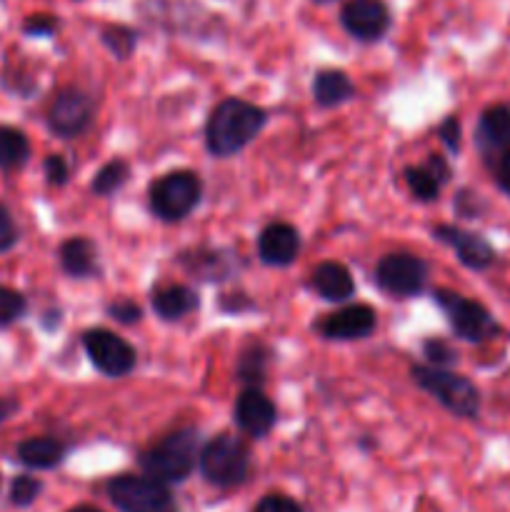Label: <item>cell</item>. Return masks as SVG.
<instances>
[{
    "label": "cell",
    "instance_id": "obj_1",
    "mask_svg": "<svg viewBox=\"0 0 510 512\" xmlns=\"http://www.w3.org/2000/svg\"><path fill=\"white\" fill-rule=\"evenodd\" d=\"M265 128V110L243 98H225L215 105L205 125V145L215 158L240 153Z\"/></svg>",
    "mask_w": 510,
    "mask_h": 512
},
{
    "label": "cell",
    "instance_id": "obj_2",
    "mask_svg": "<svg viewBox=\"0 0 510 512\" xmlns=\"http://www.w3.org/2000/svg\"><path fill=\"white\" fill-rule=\"evenodd\" d=\"M198 460V430L180 428L140 453V468L158 483H183Z\"/></svg>",
    "mask_w": 510,
    "mask_h": 512
},
{
    "label": "cell",
    "instance_id": "obj_3",
    "mask_svg": "<svg viewBox=\"0 0 510 512\" xmlns=\"http://www.w3.org/2000/svg\"><path fill=\"white\" fill-rule=\"evenodd\" d=\"M415 385L433 395L448 413L458 418H478L480 413V390L475 388L473 380L465 375L450 373L445 368H433V365H413L410 370Z\"/></svg>",
    "mask_w": 510,
    "mask_h": 512
},
{
    "label": "cell",
    "instance_id": "obj_4",
    "mask_svg": "<svg viewBox=\"0 0 510 512\" xmlns=\"http://www.w3.org/2000/svg\"><path fill=\"white\" fill-rule=\"evenodd\" d=\"M200 473L215 488H235L250 473V450L235 435H218L200 453Z\"/></svg>",
    "mask_w": 510,
    "mask_h": 512
},
{
    "label": "cell",
    "instance_id": "obj_5",
    "mask_svg": "<svg viewBox=\"0 0 510 512\" xmlns=\"http://www.w3.org/2000/svg\"><path fill=\"white\" fill-rule=\"evenodd\" d=\"M433 298L458 338L468 340V343H485V340H493L495 335L503 333L498 320L478 300H470L448 288L435 290Z\"/></svg>",
    "mask_w": 510,
    "mask_h": 512
},
{
    "label": "cell",
    "instance_id": "obj_6",
    "mask_svg": "<svg viewBox=\"0 0 510 512\" xmlns=\"http://www.w3.org/2000/svg\"><path fill=\"white\" fill-rule=\"evenodd\" d=\"M150 210L165 223L183 220L195 210L203 195V183L190 170H173L150 185Z\"/></svg>",
    "mask_w": 510,
    "mask_h": 512
},
{
    "label": "cell",
    "instance_id": "obj_7",
    "mask_svg": "<svg viewBox=\"0 0 510 512\" xmlns=\"http://www.w3.org/2000/svg\"><path fill=\"white\" fill-rule=\"evenodd\" d=\"M108 498L120 512H178L168 485L148 475H120L108 483Z\"/></svg>",
    "mask_w": 510,
    "mask_h": 512
},
{
    "label": "cell",
    "instance_id": "obj_8",
    "mask_svg": "<svg viewBox=\"0 0 510 512\" xmlns=\"http://www.w3.org/2000/svg\"><path fill=\"white\" fill-rule=\"evenodd\" d=\"M375 283L393 298H413L428 283V263L408 253L385 255L375 268Z\"/></svg>",
    "mask_w": 510,
    "mask_h": 512
},
{
    "label": "cell",
    "instance_id": "obj_9",
    "mask_svg": "<svg viewBox=\"0 0 510 512\" xmlns=\"http://www.w3.org/2000/svg\"><path fill=\"white\" fill-rule=\"evenodd\" d=\"M90 363L108 378H123L135 368V350L113 330L93 328L83 335Z\"/></svg>",
    "mask_w": 510,
    "mask_h": 512
},
{
    "label": "cell",
    "instance_id": "obj_10",
    "mask_svg": "<svg viewBox=\"0 0 510 512\" xmlns=\"http://www.w3.org/2000/svg\"><path fill=\"white\" fill-rule=\"evenodd\" d=\"M93 113L95 103L88 93H83L80 88H63L60 93H55L48 108V128L63 140L78 138L90 125Z\"/></svg>",
    "mask_w": 510,
    "mask_h": 512
},
{
    "label": "cell",
    "instance_id": "obj_11",
    "mask_svg": "<svg viewBox=\"0 0 510 512\" xmlns=\"http://www.w3.org/2000/svg\"><path fill=\"white\" fill-rule=\"evenodd\" d=\"M340 23L355 40L375 43L390 30L393 15L383 0H348L340 10Z\"/></svg>",
    "mask_w": 510,
    "mask_h": 512
},
{
    "label": "cell",
    "instance_id": "obj_12",
    "mask_svg": "<svg viewBox=\"0 0 510 512\" xmlns=\"http://www.w3.org/2000/svg\"><path fill=\"white\" fill-rule=\"evenodd\" d=\"M433 235L440 243L453 248L460 263L470 270H488L495 263V258H498L493 245L483 235L473 233V230L458 228V225H438Z\"/></svg>",
    "mask_w": 510,
    "mask_h": 512
},
{
    "label": "cell",
    "instance_id": "obj_13",
    "mask_svg": "<svg viewBox=\"0 0 510 512\" xmlns=\"http://www.w3.org/2000/svg\"><path fill=\"white\" fill-rule=\"evenodd\" d=\"M375 313L368 305H345L325 315L318 323V333L328 340H360L375 330Z\"/></svg>",
    "mask_w": 510,
    "mask_h": 512
},
{
    "label": "cell",
    "instance_id": "obj_14",
    "mask_svg": "<svg viewBox=\"0 0 510 512\" xmlns=\"http://www.w3.org/2000/svg\"><path fill=\"white\" fill-rule=\"evenodd\" d=\"M235 423L250 438H265L275 425V405L260 388H245L235 403Z\"/></svg>",
    "mask_w": 510,
    "mask_h": 512
},
{
    "label": "cell",
    "instance_id": "obj_15",
    "mask_svg": "<svg viewBox=\"0 0 510 512\" xmlns=\"http://www.w3.org/2000/svg\"><path fill=\"white\" fill-rule=\"evenodd\" d=\"M475 140L485 158H498L500 153L510 150V105L498 103L485 108L478 120Z\"/></svg>",
    "mask_w": 510,
    "mask_h": 512
},
{
    "label": "cell",
    "instance_id": "obj_16",
    "mask_svg": "<svg viewBox=\"0 0 510 512\" xmlns=\"http://www.w3.org/2000/svg\"><path fill=\"white\" fill-rule=\"evenodd\" d=\"M300 253V235L288 223H270L258 238V255L265 265L283 268L290 265Z\"/></svg>",
    "mask_w": 510,
    "mask_h": 512
},
{
    "label": "cell",
    "instance_id": "obj_17",
    "mask_svg": "<svg viewBox=\"0 0 510 512\" xmlns=\"http://www.w3.org/2000/svg\"><path fill=\"white\" fill-rule=\"evenodd\" d=\"M65 453H68V445L60 443L58 438H48V435L28 438L23 443H18V448H15V455H18L20 463L33 470L58 468L65 460Z\"/></svg>",
    "mask_w": 510,
    "mask_h": 512
},
{
    "label": "cell",
    "instance_id": "obj_18",
    "mask_svg": "<svg viewBox=\"0 0 510 512\" xmlns=\"http://www.w3.org/2000/svg\"><path fill=\"white\" fill-rule=\"evenodd\" d=\"M310 288L330 303H343L355 293V283L348 268L340 263H320L310 275Z\"/></svg>",
    "mask_w": 510,
    "mask_h": 512
},
{
    "label": "cell",
    "instance_id": "obj_19",
    "mask_svg": "<svg viewBox=\"0 0 510 512\" xmlns=\"http://www.w3.org/2000/svg\"><path fill=\"white\" fill-rule=\"evenodd\" d=\"M150 303H153V310L163 320H180L183 315L193 313L198 308V293L180 283L160 285V288L153 290Z\"/></svg>",
    "mask_w": 510,
    "mask_h": 512
},
{
    "label": "cell",
    "instance_id": "obj_20",
    "mask_svg": "<svg viewBox=\"0 0 510 512\" xmlns=\"http://www.w3.org/2000/svg\"><path fill=\"white\" fill-rule=\"evenodd\" d=\"M60 268L70 275V278H90L98 273V253L95 245L88 238H70L60 245L58 250Z\"/></svg>",
    "mask_w": 510,
    "mask_h": 512
},
{
    "label": "cell",
    "instance_id": "obj_21",
    "mask_svg": "<svg viewBox=\"0 0 510 512\" xmlns=\"http://www.w3.org/2000/svg\"><path fill=\"white\" fill-rule=\"evenodd\" d=\"M355 95V85L343 70H320L313 78V98L320 108H335V105L348 103Z\"/></svg>",
    "mask_w": 510,
    "mask_h": 512
},
{
    "label": "cell",
    "instance_id": "obj_22",
    "mask_svg": "<svg viewBox=\"0 0 510 512\" xmlns=\"http://www.w3.org/2000/svg\"><path fill=\"white\" fill-rule=\"evenodd\" d=\"M30 158V143L23 130L0 125V168L15 170L23 168Z\"/></svg>",
    "mask_w": 510,
    "mask_h": 512
},
{
    "label": "cell",
    "instance_id": "obj_23",
    "mask_svg": "<svg viewBox=\"0 0 510 512\" xmlns=\"http://www.w3.org/2000/svg\"><path fill=\"white\" fill-rule=\"evenodd\" d=\"M268 360H270V350L263 348V345H250L248 350H243L238 358V373L240 383H245L248 388H260L265 380V370H268Z\"/></svg>",
    "mask_w": 510,
    "mask_h": 512
},
{
    "label": "cell",
    "instance_id": "obj_24",
    "mask_svg": "<svg viewBox=\"0 0 510 512\" xmlns=\"http://www.w3.org/2000/svg\"><path fill=\"white\" fill-rule=\"evenodd\" d=\"M130 178V165L125 160H110L108 165L98 170L93 180V193L105 198V195H113L115 190L123 188Z\"/></svg>",
    "mask_w": 510,
    "mask_h": 512
},
{
    "label": "cell",
    "instance_id": "obj_25",
    "mask_svg": "<svg viewBox=\"0 0 510 512\" xmlns=\"http://www.w3.org/2000/svg\"><path fill=\"white\" fill-rule=\"evenodd\" d=\"M100 40H103L105 48L115 55L118 60H125L133 55L135 45H138V33L125 25H105L100 30Z\"/></svg>",
    "mask_w": 510,
    "mask_h": 512
},
{
    "label": "cell",
    "instance_id": "obj_26",
    "mask_svg": "<svg viewBox=\"0 0 510 512\" xmlns=\"http://www.w3.org/2000/svg\"><path fill=\"white\" fill-rule=\"evenodd\" d=\"M405 183L413 190L415 198L423 200V203H430V200L438 198L440 188H443L438 183V178L425 165H410V168H405Z\"/></svg>",
    "mask_w": 510,
    "mask_h": 512
},
{
    "label": "cell",
    "instance_id": "obj_27",
    "mask_svg": "<svg viewBox=\"0 0 510 512\" xmlns=\"http://www.w3.org/2000/svg\"><path fill=\"white\" fill-rule=\"evenodd\" d=\"M25 310H28V303H25L23 293L0 285V328L18 323L25 315Z\"/></svg>",
    "mask_w": 510,
    "mask_h": 512
},
{
    "label": "cell",
    "instance_id": "obj_28",
    "mask_svg": "<svg viewBox=\"0 0 510 512\" xmlns=\"http://www.w3.org/2000/svg\"><path fill=\"white\" fill-rule=\"evenodd\" d=\"M40 490H43V483L38 478H30V475H18L10 485V503L15 508H28L38 500Z\"/></svg>",
    "mask_w": 510,
    "mask_h": 512
},
{
    "label": "cell",
    "instance_id": "obj_29",
    "mask_svg": "<svg viewBox=\"0 0 510 512\" xmlns=\"http://www.w3.org/2000/svg\"><path fill=\"white\" fill-rule=\"evenodd\" d=\"M423 353H425V358H428V363L433 365V368H445L448 370L450 365L455 363V360H458V353H455L453 348H450L448 343H445V340H425V345H423Z\"/></svg>",
    "mask_w": 510,
    "mask_h": 512
},
{
    "label": "cell",
    "instance_id": "obj_30",
    "mask_svg": "<svg viewBox=\"0 0 510 512\" xmlns=\"http://www.w3.org/2000/svg\"><path fill=\"white\" fill-rule=\"evenodd\" d=\"M58 30V18L53 15H45V13H35L30 18H25L23 23V33L30 35V38H48Z\"/></svg>",
    "mask_w": 510,
    "mask_h": 512
},
{
    "label": "cell",
    "instance_id": "obj_31",
    "mask_svg": "<svg viewBox=\"0 0 510 512\" xmlns=\"http://www.w3.org/2000/svg\"><path fill=\"white\" fill-rule=\"evenodd\" d=\"M18 243V225H15L10 210L0 203V253H8Z\"/></svg>",
    "mask_w": 510,
    "mask_h": 512
},
{
    "label": "cell",
    "instance_id": "obj_32",
    "mask_svg": "<svg viewBox=\"0 0 510 512\" xmlns=\"http://www.w3.org/2000/svg\"><path fill=\"white\" fill-rule=\"evenodd\" d=\"M45 178H48L50 185H65L70 178V165L65 163L63 155H48L45 158Z\"/></svg>",
    "mask_w": 510,
    "mask_h": 512
},
{
    "label": "cell",
    "instance_id": "obj_33",
    "mask_svg": "<svg viewBox=\"0 0 510 512\" xmlns=\"http://www.w3.org/2000/svg\"><path fill=\"white\" fill-rule=\"evenodd\" d=\"M460 120L455 118V115H448V118L443 120V123L438 125V138L443 140L445 148L450 150V153H458L460 150Z\"/></svg>",
    "mask_w": 510,
    "mask_h": 512
},
{
    "label": "cell",
    "instance_id": "obj_34",
    "mask_svg": "<svg viewBox=\"0 0 510 512\" xmlns=\"http://www.w3.org/2000/svg\"><path fill=\"white\" fill-rule=\"evenodd\" d=\"M253 512H305L295 503L293 498H285V495H265Z\"/></svg>",
    "mask_w": 510,
    "mask_h": 512
},
{
    "label": "cell",
    "instance_id": "obj_35",
    "mask_svg": "<svg viewBox=\"0 0 510 512\" xmlns=\"http://www.w3.org/2000/svg\"><path fill=\"white\" fill-rule=\"evenodd\" d=\"M108 315L110 318L118 320V323L133 325V323H138L140 315H143V310H140L133 300H118V303L108 305Z\"/></svg>",
    "mask_w": 510,
    "mask_h": 512
},
{
    "label": "cell",
    "instance_id": "obj_36",
    "mask_svg": "<svg viewBox=\"0 0 510 512\" xmlns=\"http://www.w3.org/2000/svg\"><path fill=\"white\" fill-rule=\"evenodd\" d=\"M493 178L505 195H510V150L500 153L493 163Z\"/></svg>",
    "mask_w": 510,
    "mask_h": 512
},
{
    "label": "cell",
    "instance_id": "obj_37",
    "mask_svg": "<svg viewBox=\"0 0 510 512\" xmlns=\"http://www.w3.org/2000/svg\"><path fill=\"white\" fill-rule=\"evenodd\" d=\"M425 168H428L430 173H433L435 178H438V183H440V185L448 183L450 175H453V170H450L448 160H445L443 155H430L428 163H425Z\"/></svg>",
    "mask_w": 510,
    "mask_h": 512
},
{
    "label": "cell",
    "instance_id": "obj_38",
    "mask_svg": "<svg viewBox=\"0 0 510 512\" xmlns=\"http://www.w3.org/2000/svg\"><path fill=\"white\" fill-rule=\"evenodd\" d=\"M20 410V403L13 398H0V425L8 423L15 413Z\"/></svg>",
    "mask_w": 510,
    "mask_h": 512
},
{
    "label": "cell",
    "instance_id": "obj_39",
    "mask_svg": "<svg viewBox=\"0 0 510 512\" xmlns=\"http://www.w3.org/2000/svg\"><path fill=\"white\" fill-rule=\"evenodd\" d=\"M68 512H103V510L90 508V505H78V508H73V510H68Z\"/></svg>",
    "mask_w": 510,
    "mask_h": 512
},
{
    "label": "cell",
    "instance_id": "obj_40",
    "mask_svg": "<svg viewBox=\"0 0 510 512\" xmlns=\"http://www.w3.org/2000/svg\"><path fill=\"white\" fill-rule=\"evenodd\" d=\"M318 5H328V3H335V0H315Z\"/></svg>",
    "mask_w": 510,
    "mask_h": 512
}]
</instances>
